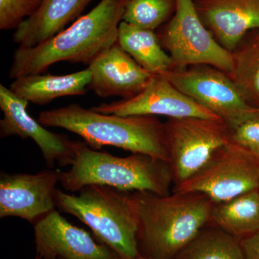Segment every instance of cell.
Here are the masks:
<instances>
[{"label": "cell", "mask_w": 259, "mask_h": 259, "mask_svg": "<svg viewBox=\"0 0 259 259\" xmlns=\"http://www.w3.org/2000/svg\"><path fill=\"white\" fill-rule=\"evenodd\" d=\"M127 0H101L88 14L47 41L32 48L18 47L13 56L10 79L44 74L61 61L90 66L117 42Z\"/></svg>", "instance_id": "6da1fadb"}, {"label": "cell", "mask_w": 259, "mask_h": 259, "mask_svg": "<svg viewBox=\"0 0 259 259\" xmlns=\"http://www.w3.org/2000/svg\"><path fill=\"white\" fill-rule=\"evenodd\" d=\"M138 220L140 255L175 259L209 224L214 202L195 192L130 193Z\"/></svg>", "instance_id": "7a4b0ae2"}, {"label": "cell", "mask_w": 259, "mask_h": 259, "mask_svg": "<svg viewBox=\"0 0 259 259\" xmlns=\"http://www.w3.org/2000/svg\"><path fill=\"white\" fill-rule=\"evenodd\" d=\"M37 120L78 135L95 150L115 146L168 162L164 124L156 116L110 115L71 104L42 111Z\"/></svg>", "instance_id": "3957f363"}, {"label": "cell", "mask_w": 259, "mask_h": 259, "mask_svg": "<svg viewBox=\"0 0 259 259\" xmlns=\"http://www.w3.org/2000/svg\"><path fill=\"white\" fill-rule=\"evenodd\" d=\"M60 183L72 192L86 186L101 185L122 192L159 195L171 193L174 185L168 162L143 153L117 157L79 141H74L72 164L68 171H61Z\"/></svg>", "instance_id": "277c9868"}, {"label": "cell", "mask_w": 259, "mask_h": 259, "mask_svg": "<svg viewBox=\"0 0 259 259\" xmlns=\"http://www.w3.org/2000/svg\"><path fill=\"white\" fill-rule=\"evenodd\" d=\"M56 203L60 212L77 218L122 259L140 256L139 220L130 192L101 185L86 186L78 194L57 189Z\"/></svg>", "instance_id": "5b68a950"}, {"label": "cell", "mask_w": 259, "mask_h": 259, "mask_svg": "<svg viewBox=\"0 0 259 259\" xmlns=\"http://www.w3.org/2000/svg\"><path fill=\"white\" fill-rule=\"evenodd\" d=\"M163 124L173 187L194 176L231 141L229 126L220 119L168 118Z\"/></svg>", "instance_id": "8992f818"}, {"label": "cell", "mask_w": 259, "mask_h": 259, "mask_svg": "<svg viewBox=\"0 0 259 259\" xmlns=\"http://www.w3.org/2000/svg\"><path fill=\"white\" fill-rule=\"evenodd\" d=\"M161 75L229 127L259 118V109L248 105L228 73L217 67L192 65Z\"/></svg>", "instance_id": "52a82bcc"}, {"label": "cell", "mask_w": 259, "mask_h": 259, "mask_svg": "<svg viewBox=\"0 0 259 259\" xmlns=\"http://www.w3.org/2000/svg\"><path fill=\"white\" fill-rule=\"evenodd\" d=\"M157 35L161 47L175 63V69L208 64L231 72V52L221 47L204 26L194 0H176L173 16Z\"/></svg>", "instance_id": "ba28073f"}, {"label": "cell", "mask_w": 259, "mask_h": 259, "mask_svg": "<svg viewBox=\"0 0 259 259\" xmlns=\"http://www.w3.org/2000/svg\"><path fill=\"white\" fill-rule=\"evenodd\" d=\"M259 187V160L233 141L218 149L208 163L172 192H195L221 203Z\"/></svg>", "instance_id": "9c48e42d"}, {"label": "cell", "mask_w": 259, "mask_h": 259, "mask_svg": "<svg viewBox=\"0 0 259 259\" xmlns=\"http://www.w3.org/2000/svg\"><path fill=\"white\" fill-rule=\"evenodd\" d=\"M61 171L8 174L0 176V218L18 217L33 226L55 210L56 188Z\"/></svg>", "instance_id": "30bf717a"}, {"label": "cell", "mask_w": 259, "mask_h": 259, "mask_svg": "<svg viewBox=\"0 0 259 259\" xmlns=\"http://www.w3.org/2000/svg\"><path fill=\"white\" fill-rule=\"evenodd\" d=\"M28 103L10 88L0 85V109L4 116L0 120L1 138L15 136L22 139H30L40 148L49 168L55 163L61 167L71 166L74 158V141H70L66 135L48 131L29 115Z\"/></svg>", "instance_id": "8fae6325"}, {"label": "cell", "mask_w": 259, "mask_h": 259, "mask_svg": "<svg viewBox=\"0 0 259 259\" xmlns=\"http://www.w3.org/2000/svg\"><path fill=\"white\" fill-rule=\"evenodd\" d=\"M100 113L119 116H166L168 118L197 117L219 119L175 88L164 76L156 74L136 96L92 107ZM221 120V119H220Z\"/></svg>", "instance_id": "7c38bea8"}, {"label": "cell", "mask_w": 259, "mask_h": 259, "mask_svg": "<svg viewBox=\"0 0 259 259\" xmlns=\"http://www.w3.org/2000/svg\"><path fill=\"white\" fill-rule=\"evenodd\" d=\"M39 259H122L120 255L55 210L33 225Z\"/></svg>", "instance_id": "4fadbf2b"}, {"label": "cell", "mask_w": 259, "mask_h": 259, "mask_svg": "<svg viewBox=\"0 0 259 259\" xmlns=\"http://www.w3.org/2000/svg\"><path fill=\"white\" fill-rule=\"evenodd\" d=\"M88 68L92 74L90 89L102 98H132L156 75L143 69L117 44L102 53Z\"/></svg>", "instance_id": "5bb4252c"}, {"label": "cell", "mask_w": 259, "mask_h": 259, "mask_svg": "<svg viewBox=\"0 0 259 259\" xmlns=\"http://www.w3.org/2000/svg\"><path fill=\"white\" fill-rule=\"evenodd\" d=\"M204 26L231 52L247 32L259 29V0H194Z\"/></svg>", "instance_id": "9a60e30c"}, {"label": "cell", "mask_w": 259, "mask_h": 259, "mask_svg": "<svg viewBox=\"0 0 259 259\" xmlns=\"http://www.w3.org/2000/svg\"><path fill=\"white\" fill-rule=\"evenodd\" d=\"M93 0H42L38 10L15 30L13 40L20 48L47 41L76 21Z\"/></svg>", "instance_id": "2e32d148"}, {"label": "cell", "mask_w": 259, "mask_h": 259, "mask_svg": "<svg viewBox=\"0 0 259 259\" xmlns=\"http://www.w3.org/2000/svg\"><path fill=\"white\" fill-rule=\"evenodd\" d=\"M92 74L88 69L60 75L31 74L16 78L10 90L17 96L37 105H45L60 97L83 95L90 89Z\"/></svg>", "instance_id": "e0dca14e"}, {"label": "cell", "mask_w": 259, "mask_h": 259, "mask_svg": "<svg viewBox=\"0 0 259 259\" xmlns=\"http://www.w3.org/2000/svg\"><path fill=\"white\" fill-rule=\"evenodd\" d=\"M117 44L145 70L162 74L175 69V63L160 44L157 34L122 21Z\"/></svg>", "instance_id": "ac0fdd59"}, {"label": "cell", "mask_w": 259, "mask_h": 259, "mask_svg": "<svg viewBox=\"0 0 259 259\" xmlns=\"http://www.w3.org/2000/svg\"><path fill=\"white\" fill-rule=\"evenodd\" d=\"M209 224L244 239L259 232V190L250 191L221 203H214Z\"/></svg>", "instance_id": "d6986e66"}, {"label": "cell", "mask_w": 259, "mask_h": 259, "mask_svg": "<svg viewBox=\"0 0 259 259\" xmlns=\"http://www.w3.org/2000/svg\"><path fill=\"white\" fill-rule=\"evenodd\" d=\"M231 54L228 75L245 102L259 109V29L247 32Z\"/></svg>", "instance_id": "ffe728a7"}, {"label": "cell", "mask_w": 259, "mask_h": 259, "mask_svg": "<svg viewBox=\"0 0 259 259\" xmlns=\"http://www.w3.org/2000/svg\"><path fill=\"white\" fill-rule=\"evenodd\" d=\"M175 259H245L241 240L208 224Z\"/></svg>", "instance_id": "44dd1931"}, {"label": "cell", "mask_w": 259, "mask_h": 259, "mask_svg": "<svg viewBox=\"0 0 259 259\" xmlns=\"http://www.w3.org/2000/svg\"><path fill=\"white\" fill-rule=\"evenodd\" d=\"M176 0H127L122 21L154 31L171 19Z\"/></svg>", "instance_id": "7402d4cb"}, {"label": "cell", "mask_w": 259, "mask_h": 259, "mask_svg": "<svg viewBox=\"0 0 259 259\" xmlns=\"http://www.w3.org/2000/svg\"><path fill=\"white\" fill-rule=\"evenodd\" d=\"M41 3L42 0H0V29L16 30L38 10Z\"/></svg>", "instance_id": "603a6c76"}, {"label": "cell", "mask_w": 259, "mask_h": 259, "mask_svg": "<svg viewBox=\"0 0 259 259\" xmlns=\"http://www.w3.org/2000/svg\"><path fill=\"white\" fill-rule=\"evenodd\" d=\"M231 141L240 145L259 160V118L230 127Z\"/></svg>", "instance_id": "cb8c5ba5"}, {"label": "cell", "mask_w": 259, "mask_h": 259, "mask_svg": "<svg viewBox=\"0 0 259 259\" xmlns=\"http://www.w3.org/2000/svg\"><path fill=\"white\" fill-rule=\"evenodd\" d=\"M245 259H259V232L241 240Z\"/></svg>", "instance_id": "d4e9b609"}, {"label": "cell", "mask_w": 259, "mask_h": 259, "mask_svg": "<svg viewBox=\"0 0 259 259\" xmlns=\"http://www.w3.org/2000/svg\"><path fill=\"white\" fill-rule=\"evenodd\" d=\"M137 259H151V258H145V257L141 256V255H140L139 258Z\"/></svg>", "instance_id": "484cf974"}, {"label": "cell", "mask_w": 259, "mask_h": 259, "mask_svg": "<svg viewBox=\"0 0 259 259\" xmlns=\"http://www.w3.org/2000/svg\"><path fill=\"white\" fill-rule=\"evenodd\" d=\"M34 259H39V258H37V257L35 256V258H34Z\"/></svg>", "instance_id": "4316f807"}, {"label": "cell", "mask_w": 259, "mask_h": 259, "mask_svg": "<svg viewBox=\"0 0 259 259\" xmlns=\"http://www.w3.org/2000/svg\"><path fill=\"white\" fill-rule=\"evenodd\" d=\"M258 190H259V187H258Z\"/></svg>", "instance_id": "83f0119b"}]
</instances>
